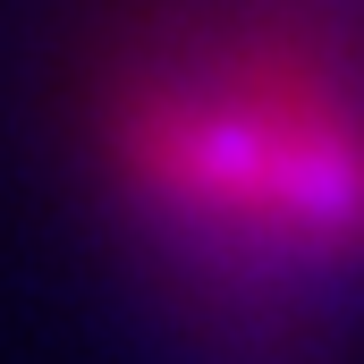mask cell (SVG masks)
Masks as SVG:
<instances>
[{"instance_id": "1", "label": "cell", "mask_w": 364, "mask_h": 364, "mask_svg": "<svg viewBox=\"0 0 364 364\" xmlns=\"http://www.w3.org/2000/svg\"><path fill=\"white\" fill-rule=\"evenodd\" d=\"M93 161L178 263L246 288L364 272V34L288 0H203L110 60Z\"/></svg>"}]
</instances>
